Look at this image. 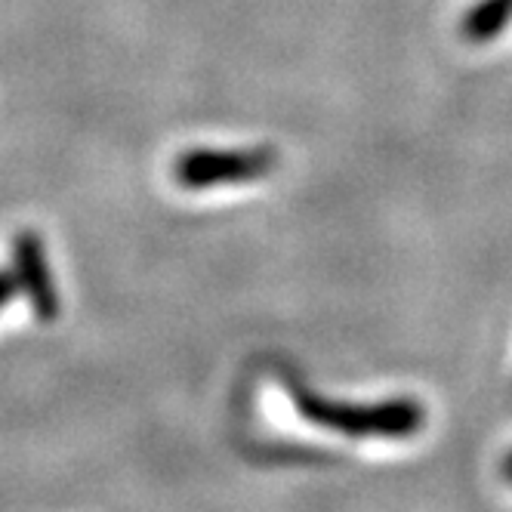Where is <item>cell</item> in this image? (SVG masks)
I'll return each mask as SVG.
<instances>
[{"label": "cell", "instance_id": "cell-5", "mask_svg": "<svg viewBox=\"0 0 512 512\" xmlns=\"http://www.w3.org/2000/svg\"><path fill=\"white\" fill-rule=\"evenodd\" d=\"M16 290H19V278H16V272H0V309H4V306L13 300Z\"/></svg>", "mask_w": 512, "mask_h": 512}, {"label": "cell", "instance_id": "cell-2", "mask_svg": "<svg viewBox=\"0 0 512 512\" xmlns=\"http://www.w3.org/2000/svg\"><path fill=\"white\" fill-rule=\"evenodd\" d=\"M272 149H192L179 155L173 164V176L182 189H213L226 182H250L263 179L275 170Z\"/></svg>", "mask_w": 512, "mask_h": 512}, {"label": "cell", "instance_id": "cell-6", "mask_svg": "<svg viewBox=\"0 0 512 512\" xmlns=\"http://www.w3.org/2000/svg\"><path fill=\"white\" fill-rule=\"evenodd\" d=\"M503 475H506V479L512 482V454H509V457L503 460Z\"/></svg>", "mask_w": 512, "mask_h": 512}, {"label": "cell", "instance_id": "cell-1", "mask_svg": "<svg viewBox=\"0 0 512 512\" xmlns=\"http://www.w3.org/2000/svg\"><path fill=\"white\" fill-rule=\"evenodd\" d=\"M300 417L349 438H411L426 426V411L417 398H386L374 405L331 401L303 386H290Z\"/></svg>", "mask_w": 512, "mask_h": 512}, {"label": "cell", "instance_id": "cell-4", "mask_svg": "<svg viewBox=\"0 0 512 512\" xmlns=\"http://www.w3.org/2000/svg\"><path fill=\"white\" fill-rule=\"evenodd\" d=\"M512 19V0H479L463 19V34L475 44L494 41Z\"/></svg>", "mask_w": 512, "mask_h": 512}, {"label": "cell", "instance_id": "cell-3", "mask_svg": "<svg viewBox=\"0 0 512 512\" xmlns=\"http://www.w3.org/2000/svg\"><path fill=\"white\" fill-rule=\"evenodd\" d=\"M13 272L19 278V290L28 297L34 315L41 321H53L59 315V294L53 284V272L47 263V250L38 232L22 229L13 241Z\"/></svg>", "mask_w": 512, "mask_h": 512}]
</instances>
